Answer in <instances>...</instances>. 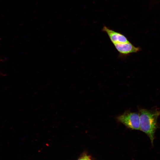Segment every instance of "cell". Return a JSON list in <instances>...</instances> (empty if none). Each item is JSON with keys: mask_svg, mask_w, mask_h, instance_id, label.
Here are the masks:
<instances>
[{"mask_svg": "<svg viewBox=\"0 0 160 160\" xmlns=\"http://www.w3.org/2000/svg\"><path fill=\"white\" fill-rule=\"evenodd\" d=\"M140 119V130L145 133L153 146L155 133L158 127L157 120L160 116V110L154 108L147 109L138 108Z\"/></svg>", "mask_w": 160, "mask_h": 160, "instance_id": "obj_1", "label": "cell"}, {"mask_svg": "<svg viewBox=\"0 0 160 160\" xmlns=\"http://www.w3.org/2000/svg\"><path fill=\"white\" fill-rule=\"evenodd\" d=\"M118 121L132 130H140V119L139 113L129 111H125L116 117Z\"/></svg>", "mask_w": 160, "mask_h": 160, "instance_id": "obj_2", "label": "cell"}, {"mask_svg": "<svg viewBox=\"0 0 160 160\" xmlns=\"http://www.w3.org/2000/svg\"><path fill=\"white\" fill-rule=\"evenodd\" d=\"M102 31L107 34L113 44L129 42L127 38L124 35L111 29L106 26L103 27Z\"/></svg>", "mask_w": 160, "mask_h": 160, "instance_id": "obj_3", "label": "cell"}, {"mask_svg": "<svg viewBox=\"0 0 160 160\" xmlns=\"http://www.w3.org/2000/svg\"><path fill=\"white\" fill-rule=\"evenodd\" d=\"M116 49L121 55H125L139 51L140 48L134 46L130 42L122 44H113Z\"/></svg>", "mask_w": 160, "mask_h": 160, "instance_id": "obj_4", "label": "cell"}, {"mask_svg": "<svg viewBox=\"0 0 160 160\" xmlns=\"http://www.w3.org/2000/svg\"><path fill=\"white\" fill-rule=\"evenodd\" d=\"M78 160H92L89 156L87 155L83 156Z\"/></svg>", "mask_w": 160, "mask_h": 160, "instance_id": "obj_5", "label": "cell"}]
</instances>
